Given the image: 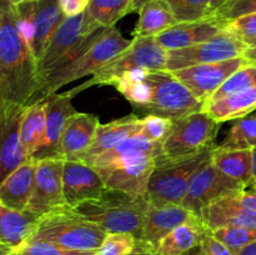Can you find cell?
I'll return each instance as SVG.
<instances>
[{
	"instance_id": "cell-1",
	"label": "cell",
	"mask_w": 256,
	"mask_h": 255,
	"mask_svg": "<svg viewBox=\"0 0 256 255\" xmlns=\"http://www.w3.org/2000/svg\"><path fill=\"white\" fill-rule=\"evenodd\" d=\"M0 100L20 106L42 100L38 60L18 28L14 6L4 10L0 26Z\"/></svg>"
},
{
	"instance_id": "cell-2",
	"label": "cell",
	"mask_w": 256,
	"mask_h": 255,
	"mask_svg": "<svg viewBox=\"0 0 256 255\" xmlns=\"http://www.w3.org/2000/svg\"><path fill=\"white\" fill-rule=\"evenodd\" d=\"M148 206L146 195H132L106 188L98 199L72 209L106 232H129L140 240Z\"/></svg>"
},
{
	"instance_id": "cell-3",
	"label": "cell",
	"mask_w": 256,
	"mask_h": 255,
	"mask_svg": "<svg viewBox=\"0 0 256 255\" xmlns=\"http://www.w3.org/2000/svg\"><path fill=\"white\" fill-rule=\"evenodd\" d=\"M106 235L99 225L66 206L40 218L28 242L42 240L66 249L98 250Z\"/></svg>"
},
{
	"instance_id": "cell-4",
	"label": "cell",
	"mask_w": 256,
	"mask_h": 255,
	"mask_svg": "<svg viewBox=\"0 0 256 255\" xmlns=\"http://www.w3.org/2000/svg\"><path fill=\"white\" fill-rule=\"evenodd\" d=\"M220 124L204 110L174 119L156 159H182L210 152L215 148Z\"/></svg>"
},
{
	"instance_id": "cell-5",
	"label": "cell",
	"mask_w": 256,
	"mask_h": 255,
	"mask_svg": "<svg viewBox=\"0 0 256 255\" xmlns=\"http://www.w3.org/2000/svg\"><path fill=\"white\" fill-rule=\"evenodd\" d=\"M132 42L125 39L122 32L115 26L102 28L98 32L92 46L85 52L80 59L66 69L48 78L42 84V100L46 99L50 94H54L59 88L84 78L86 75L95 74L104 65L114 60L115 58L129 48Z\"/></svg>"
},
{
	"instance_id": "cell-6",
	"label": "cell",
	"mask_w": 256,
	"mask_h": 255,
	"mask_svg": "<svg viewBox=\"0 0 256 255\" xmlns=\"http://www.w3.org/2000/svg\"><path fill=\"white\" fill-rule=\"evenodd\" d=\"M166 59L168 52L156 42L155 36L134 38L125 52L104 65L92 74V79L74 90L78 94L92 85H115L122 74L136 68H144L149 72L166 70Z\"/></svg>"
},
{
	"instance_id": "cell-7",
	"label": "cell",
	"mask_w": 256,
	"mask_h": 255,
	"mask_svg": "<svg viewBox=\"0 0 256 255\" xmlns=\"http://www.w3.org/2000/svg\"><path fill=\"white\" fill-rule=\"evenodd\" d=\"M212 152L182 159H156V165L148 184V199L150 202L182 205L192 175L212 156Z\"/></svg>"
},
{
	"instance_id": "cell-8",
	"label": "cell",
	"mask_w": 256,
	"mask_h": 255,
	"mask_svg": "<svg viewBox=\"0 0 256 255\" xmlns=\"http://www.w3.org/2000/svg\"><path fill=\"white\" fill-rule=\"evenodd\" d=\"M145 80L152 92L149 104L139 109L145 115H159L174 120L204 109V102L198 99L170 72H152Z\"/></svg>"
},
{
	"instance_id": "cell-9",
	"label": "cell",
	"mask_w": 256,
	"mask_h": 255,
	"mask_svg": "<svg viewBox=\"0 0 256 255\" xmlns=\"http://www.w3.org/2000/svg\"><path fill=\"white\" fill-rule=\"evenodd\" d=\"M246 186L220 172L212 156L196 170L190 180L189 188L182 205L200 218L205 208L220 198L244 192Z\"/></svg>"
},
{
	"instance_id": "cell-10",
	"label": "cell",
	"mask_w": 256,
	"mask_h": 255,
	"mask_svg": "<svg viewBox=\"0 0 256 255\" xmlns=\"http://www.w3.org/2000/svg\"><path fill=\"white\" fill-rule=\"evenodd\" d=\"M246 46L235 35L224 30L204 42L168 52L166 72L242 58Z\"/></svg>"
},
{
	"instance_id": "cell-11",
	"label": "cell",
	"mask_w": 256,
	"mask_h": 255,
	"mask_svg": "<svg viewBox=\"0 0 256 255\" xmlns=\"http://www.w3.org/2000/svg\"><path fill=\"white\" fill-rule=\"evenodd\" d=\"M62 165L64 160L59 158L38 160L32 196L25 209L36 219L68 206L62 194Z\"/></svg>"
},
{
	"instance_id": "cell-12",
	"label": "cell",
	"mask_w": 256,
	"mask_h": 255,
	"mask_svg": "<svg viewBox=\"0 0 256 255\" xmlns=\"http://www.w3.org/2000/svg\"><path fill=\"white\" fill-rule=\"evenodd\" d=\"M99 29L102 28H98L96 25L92 24L85 12L76 16L65 18L62 20V24L50 38L42 58L38 62L40 78H42V80L54 70L59 62L66 58L70 52L76 50L90 34Z\"/></svg>"
},
{
	"instance_id": "cell-13",
	"label": "cell",
	"mask_w": 256,
	"mask_h": 255,
	"mask_svg": "<svg viewBox=\"0 0 256 255\" xmlns=\"http://www.w3.org/2000/svg\"><path fill=\"white\" fill-rule=\"evenodd\" d=\"M245 64H248V62L244 58H235L225 62L184 68L170 72L205 104L224 84L225 80Z\"/></svg>"
},
{
	"instance_id": "cell-14",
	"label": "cell",
	"mask_w": 256,
	"mask_h": 255,
	"mask_svg": "<svg viewBox=\"0 0 256 255\" xmlns=\"http://www.w3.org/2000/svg\"><path fill=\"white\" fill-rule=\"evenodd\" d=\"M25 106L5 104L0 112V184L29 160L20 140V120Z\"/></svg>"
},
{
	"instance_id": "cell-15",
	"label": "cell",
	"mask_w": 256,
	"mask_h": 255,
	"mask_svg": "<svg viewBox=\"0 0 256 255\" xmlns=\"http://www.w3.org/2000/svg\"><path fill=\"white\" fill-rule=\"evenodd\" d=\"M106 189L102 175L82 162L64 160L62 194L69 208H76L89 200L98 199Z\"/></svg>"
},
{
	"instance_id": "cell-16",
	"label": "cell",
	"mask_w": 256,
	"mask_h": 255,
	"mask_svg": "<svg viewBox=\"0 0 256 255\" xmlns=\"http://www.w3.org/2000/svg\"><path fill=\"white\" fill-rule=\"evenodd\" d=\"M194 218L196 216L180 204L156 202L149 200L140 242H145L155 250L159 242L172 230Z\"/></svg>"
},
{
	"instance_id": "cell-17",
	"label": "cell",
	"mask_w": 256,
	"mask_h": 255,
	"mask_svg": "<svg viewBox=\"0 0 256 255\" xmlns=\"http://www.w3.org/2000/svg\"><path fill=\"white\" fill-rule=\"evenodd\" d=\"M75 94L76 92L72 89L62 94L54 92L45 99L46 128H45L44 144L39 152L32 159L40 160L45 158H56V148L65 124L72 115L78 112L72 104V99Z\"/></svg>"
},
{
	"instance_id": "cell-18",
	"label": "cell",
	"mask_w": 256,
	"mask_h": 255,
	"mask_svg": "<svg viewBox=\"0 0 256 255\" xmlns=\"http://www.w3.org/2000/svg\"><path fill=\"white\" fill-rule=\"evenodd\" d=\"M155 165L156 158L146 156L98 172L102 175L109 189L120 190L132 195H146L148 184Z\"/></svg>"
},
{
	"instance_id": "cell-19",
	"label": "cell",
	"mask_w": 256,
	"mask_h": 255,
	"mask_svg": "<svg viewBox=\"0 0 256 255\" xmlns=\"http://www.w3.org/2000/svg\"><path fill=\"white\" fill-rule=\"evenodd\" d=\"M100 122L95 115L76 112L65 124L56 148V158L79 162L94 142Z\"/></svg>"
},
{
	"instance_id": "cell-20",
	"label": "cell",
	"mask_w": 256,
	"mask_h": 255,
	"mask_svg": "<svg viewBox=\"0 0 256 255\" xmlns=\"http://www.w3.org/2000/svg\"><path fill=\"white\" fill-rule=\"evenodd\" d=\"M224 22L212 15L196 22H178L170 29L155 36V39L166 52L184 49L210 40L215 35L224 32Z\"/></svg>"
},
{
	"instance_id": "cell-21",
	"label": "cell",
	"mask_w": 256,
	"mask_h": 255,
	"mask_svg": "<svg viewBox=\"0 0 256 255\" xmlns=\"http://www.w3.org/2000/svg\"><path fill=\"white\" fill-rule=\"evenodd\" d=\"M25 4L32 22L30 48L34 56L39 62L50 38L66 16L60 9L58 0H38Z\"/></svg>"
},
{
	"instance_id": "cell-22",
	"label": "cell",
	"mask_w": 256,
	"mask_h": 255,
	"mask_svg": "<svg viewBox=\"0 0 256 255\" xmlns=\"http://www.w3.org/2000/svg\"><path fill=\"white\" fill-rule=\"evenodd\" d=\"M142 125V118H139L135 114L112 120L108 124H100L95 134L94 142L90 145L89 149L82 155L79 162L89 164L96 156L120 144L122 140L139 132Z\"/></svg>"
},
{
	"instance_id": "cell-23",
	"label": "cell",
	"mask_w": 256,
	"mask_h": 255,
	"mask_svg": "<svg viewBox=\"0 0 256 255\" xmlns=\"http://www.w3.org/2000/svg\"><path fill=\"white\" fill-rule=\"evenodd\" d=\"M200 219L210 232L224 226L256 228V212L242 206L235 200L234 194L220 198L208 205Z\"/></svg>"
},
{
	"instance_id": "cell-24",
	"label": "cell",
	"mask_w": 256,
	"mask_h": 255,
	"mask_svg": "<svg viewBox=\"0 0 256 255\" xmlns=\"http://www.w3.org/2000/svg\"><path fill=\"white\" fill-rule=\"evenodd\" d=\"M38 160L32 159L20 165L0 184V202L18 212H25L34 185Z\"/></svg>"
},
{
	"instance_id": "cell-25",
	"label": "cell",
	"mask_w": 256,
	"mask_h": 255,
	"mask_svg": "<svg viewBox=\"0 0 256 255\" xmlns=\"http://www.w3.org/2000/svg\"><path fill=\"white\" fill-rule=\"evenodd\" d=\"M38 220L29 212H18L0 202V246L10 252L22 246L36 229Z\"/></svg>"
},
{
	"instance_id": "cell-26",
	"label": "cell",
	"mask_w": 256,
	"mask_h": 255,
	"mask_svg": "<svg viewBox=\"0 0 256 255\" xmlns=\"http://www.w3.org/2000/svg\"><path fill=\"white\" fill-rule=\"evenodd\" d=\"M206 226L200 218H194L179 225L169 232L154 250L155 255H184L190 250L199 248Z\"/></svg>"
},
{
	"instance_id": "cell-27",
	"label": "cell",
	"mask_w": 256,
	"mask_h": 255,
	"mask_svg": "<svg viewBox=\"0 0 256 255\" xmlns=\"http://www.w3.org/2000/svg\"><path fill=\"white\" fill-rule=\"evenodd\" d=\"M215 166L232 179L252 188V150L225 149L219 145L212 152Z\"/></svg>"
},
{
	"instance_id": "cell-28",
	"label": "cell",
	"mask_w": 256,
	"mask_h": 255,
	"mask_svg": "<svg viewBox=\"0 0 256 255\" xmlns=\"http://www.w3.org/2000/svg\"><path fill=\"white\" fill-rule=\"evenodd\" d=\"M138 12L139 20L132 32L134 38L158 36L178 24V20L164 0H145Z\"/></svg>"
},
{
	"instance_id": "cell-29",
	"label": "cell",
	"mask_w": 256,
	"mask_h": 255,
	"mask_svg": "<svg viewBox=\"0 0 256 255\" xmlns=\"http://www.w3.org/2000/svg\"><path fill=\"white\" fill-rule=\"evenodd\" d=\"M45 99L25 106L20 120V140L28 158H34L45 139Z\"/></svg>"
},
{
	"instance_id": "cell-30",
	"label": "cell",
	"mask_w": 256,
	"mask_h": 255,
	"mask_svg": "<svg viewBox=\"0 0 256 255\" xmlns=\"http://www.w3.org/2000/svg\"><path fill=\"white\" fill-rule=\"evenodd\" d=\"M162 142H152V140L148 139L145 135H142L139 132L122 140L120 144H118L112 149L108 150L104 154L96 156L88 165L92 166L95 170H99L102 168L106 166V165L112 164V162H116V160L129 156V155L144 154L158 158L160 156V152H162Z\"/></svg>"
},
{
	"instance_id": "cell-31",
	"label": "cell",
	"mask_w": 256,
	"mask_h": 255,
	"mask_svg": "<svg viewBox=\"0 0 256 255\" xmlns=\"http://www.w3.org/2000/svg\"><path fill=\"white\" fill-rule=\"evenodd\" d=\"M202 110L219 122L246 116L256 110V88L229 95L216 102H208Z\"/></svg>"
},
{
	"instance_id": "cell-32",
	"label": "cell",
	"mask_w": 256,
	"mask_h": 255,
	"mask_svg": "<svg viewBox=\"0 0 256 255\" xmlns=\"http://www.w3.org/2000/svg\"><path fill=\"white\" fill-rule=\"evenodd\" d=\"M139 10L135 0H90L85 14L98 28H112L125 15Z\"/></svg>"
},
{
	"instance_id": "cell-33",
	"label": "cell",
	"mask_w": 256,
	"mask_h": 255,
	"mask_svg": "<svg viewBox=\"0 0 256 255\" xmlns=\"http://www.w3.org/2000/svg\"><path fill=\"white\" fill-rule=\"evenodd\" d=\"M220 148L225 149H255L256 148V114H249L235 120Z\"/></svg>"
},
{
	"instance_id": "cell-34",
	"label": "cell",
	"mask_w": 256,
	"mask_h": 255,
	"mask_svg": "<svg viewBox=\"0 0 256 255\" xmlns=\"http://www.w3.org/2000/svg\"><path fill=\"white\" fill-rule=\"evenodd\" d=\"M256 88V62H248L244 66L232 72L224 82V84L208 99V102H216V100L226 98L236 92H245ZM204 104V105H205Z\"/></svg>"
},
{
	"instance_id": "cell-35",
	"label": "cell",
	"mask_w": 256,
	"mask_h": 255,
	"mask_svg": "<svg viewBox=\"0 0 256 255\" xmlns=\"http://www.w3.org/2000/svg\"><path fill=\"white\" fill-rule=\"evenodd\" d=\"M210 232L235 254L246 245L256 242V228L224 226L212 230Z\"/></svg>"
},
{
	"instance_id": "cell-36",
	"label": "cell",
	"mask_w": 256,
	"mask_h": 255,
	"mask_svg": "<svg viewBox=\"0 0 256 255\" xmlns=\"http://www.w3.org/2000/svg\"><path fill=\"white\" fill-rule=\"evenodd\" d=\"M178 22H196L212 16L206 0H164Z\"/></svg>"
},
{
	"instance_id": "cell-37",
	"label": "cell",
	"mask_w": 256,
	"mask_h": 255,
	"mask_svg": "<svg viewBox=\"0 0 256 255\" xmlns=\"http://www.w3.org/2000/svg\"><path fill=\"white\" fill-rule=\"evenodd\" d=\"M96 250H72L42 240H29L9 255H95Z\"/></svg>"
},
{
	"instance_id": "cell-38",
	"label": "cell",
	"mask_w": 256,
	"mask_h": 255,
	"mask_svg": "<svg viewBox=\"0 0 256 255\" xmlns=\"http://www.w3.org/2000/svg\"><path fill=\"white\" fill-rule=\"evenodd\" d=\"M136 244L138 239L129 232H108L95 255H128Z\"/></svg>"
},
{
	"instance_id": "cell-39",
	"label": "cell",
	"mask_w": 256,
	"mask_h": 255,
	"mask_svg": "<svg viewBox=\"0 0 256 255\" xmlns=\"http://www.w3.org/2000/svg\"><path fill=\"white\" fill-rule=\"evenodd\" d=\"M115 88L134 105L136 109H142L152 100V86L146 80L144 82H126L119 80Z\"/></svg>"
},
{
	"instance_id": "cell-40",
	"label": "cell",
	"mask_w": 256,
	"mask_h": 255,
	"mask_svg": "<svg viewBox=\"0 0 256 255\" xmlns=\"http://www.w3.org/2000/svg\"><path fill=\"white\" fill-rule=\"evenodd\" d=\"M224 29L235 35L244 44H252L256 42V12L225 22Z\"/></svg>"
},
{
	"instance_id": "cell-41",
	"label": "cell",
	"mask_w": 256,
	"mask_h": 255,
	"mask_svg": "<svg viewBox=\"0 0 256 255\" xmlns=\"http://www.w3.org/2000/svg\"><path fill=\"white\" fill-rule=\"evenodd\" d=\"M172 128V119L159 116V115L148 114L142 118V125L140 132L152 140V142H164L165 138Z\"/></svg>"
},
{
	"instance_id": "cell-42",
	"label": "cell",
	"mask_w": 256,
	"mask_h": 255,
	"mask_svg": "<svg viewBox=\"0 0 256 255\" xmlns=\"http://www.w3.org/2000/svg\"><path fill=\"white\" fill-rule=\"evenodd\" d=\"M256 12V0H228L212 14L222 22H228L236 18Z\"/></svg>"
},
{
	"instance_id": "cell-43",
	"label": "cell",
	"mask_w": 256,
	"mask_h": 255,
	"mask_svg": "<svg viewBox=\"0 0 256 255\" xmlns=\"http://www.w3.org/2000/svg\"><path fill=\"white\" fill-rule=\"evenodd\" d=\"M202 255H236L208 230L199 246Z\"/></svg>"
},
{
	"instance_id": "cell-44",
	"label": "cell",
	"mask_w": 256,
	"mask_h": 255,
	"mask_svg": "<svg viewBox=\"0 0 256 255\" xmlns=\"http://www.w3.org/2000/svg\"><path fill=\"white\" fill-rule=\"evenodd\" d=\"M58 2L65 16L72 18L84 12L90 0H58Z\"/></svg>"
},
{
	"instance_id": "cell-45",
	"label": "cell",
	"mask_w": 256,
	"mask_h": 255,
	"mask_svg": "<svg viewBox=\"0 0 256 255\" xmlns=\"http://www.w3.org/2000/svg\"><path fill=\"white\" fill-rule=\"evenodd\" d=\"M234 198L242 206L256 212V190H244L234 194Z\"/></svg>"
},
{
	"instance_id": "cell-46",
	"label": "cell",
	"mask_w": 256,
	"mask_h": 255,
	"mask_svg": "<svg viewBox=\"0 0 256 255\" xmlns=\"http://www.w3.org/2000/svg\"><path fill=\"white\" fill-rule=\"evenodd\" d=\"M128 255H155V254H154V250H152L149 245L140 242V240H138V244L136 246H135V249Z\"/></svg>"
},
{
	"instance_id": "cell-47",
	"label": "cell",
	"mask_w": 256,
	"mask_h": 255,
	"mask_svg": "<svg viewBox=\"0 0 256 255\" xmlns=\"http://www.w3.org/2000/svg\"><path fill=\"white\" fill-rule=\"evenodd\" d=\"M242 58H244L248 62H256V42L248 45L244 54H242Z\"/></svg>"
},
{
	"instance_id": "cell-48",
	"label": "cell",
	"mask_w": 256,
	"mask_h": 255,
	"mask_svg": "<svg viewBox=\"0 0 256 255\" xmlns=\"http://www.w3.org/2000/svg\"><path fill=\"white\" fill-rule=\"evenodd\" d=\"M38 0H0V12H4L6 8L16 6V5L25 4V2H32Z\"/></svg>"
},
{
	"instance_id": "cell-49",
	"label": "cell",
	"mask_w": 256,
	"mask_h": 255,
	"mask_svg": "<svg viewBox=\"0 0 256 255\" xmlns=\"http://www.w3.org/2000/svg\"><path fill=\"white\" fill-rule=\"evenodd\" d=\"M226 2L228 0H206L208 6H209V10H210V14L212 15L214 14V12H216L219 8H222Z\"/></svg>"
},
{
	"instance_id": "cell-50",
	"label": "cell",
	"mask_w": 256,
	"mask_h": 255,
	"mask_svg": "<svg viewBox=\"0 0 256 255\" xmlns=\"http://www.w3.org/2000/svg\"><path fill=\"white\" fill-rule=\"evenodd\" d=\"M236 255H256V242L246 245L245 248H242Z\"/></svg>"
},
{
	"instance_id": "cell-51",
	"label": "cell",
	"mask_w": 256,
	"mask_h": 255,
	"mask_svg": "<svg viewBox=\"0 0 256 255\" xmlns=\"http://www.w3.org/2000/svg\"><path fill=\"white\" fill-rule=\"evenodd\" d=\"M252 190H256V148L252 149Z\"/></svg>"
},
{
	"instance_id": "cell-52",
	"label": "cell",
	"mask_w": 256,
	"mask_h": 255,
	"mask_svg": "<svg viewBox=\"0 0 256 255\" xmlns=\"http://www.w3.org/2000/svg\"><path fill=\"white\" fill-rule=\"evenodd\" d=\"M9 252H10V250H8V249H5V248L0 246V255H9Z\"/></svg>"
},
{
	"instance_id": "cell-53",
	"label": "cell",
	"mask_w": 256,
	"mask_h": 255,
	"mask_svg": "<svg viewBox=\"0 0 256 255\" xmlns=\"http://www.w3.org/2000/svg\"><path fill=\"white\" fill-rule=\"evenodd\" d=\"M2 15H4V12H0V26H2Z\"/></svg>"
},
{
	"instance_id": "cell-54",
	"label": "cell",
	"mask_w": 256,
	"mask_h": 255,
	"mask_svg": "<svg viewBox=\"0 0 256 255\" xmlns=\"http://www.w3.org/2000/svg\"><path fill=\"white\" fill-rule=\"evenodd\" d=\"M135 2H138V5H139V8H140V5H142V2H145V0H135Z\"/></svg>"
},
{
	"instance_id": "cell-55",
	"label": "cell",
	"mask_w": 256,
	"mask_h": 255,
	"mask_svg": "<svg viewBox=\"0 0 256 255\" xmlns=\"http://www.w3.org/2000/svg\"><path fill=\"white\" fill-rule=\"evenodd\" d=\"M2 100H0V112H2Z\"/></svg>"
},
{
	"instance_id": "cell-56",
	"label": "cell",
	"mask_w": 256,
	"mask_h": 255,
	"mask_svg": "<svg viewBox=\"0 0 256 255\" xmlns=\"http://www.w3.org/2000/svg\"><path fill=\"white\" fill-rule=\"evenodd\" d=\"M196 255H202V254H200V252H196Z\"/></svg>"
}]
</instances>
